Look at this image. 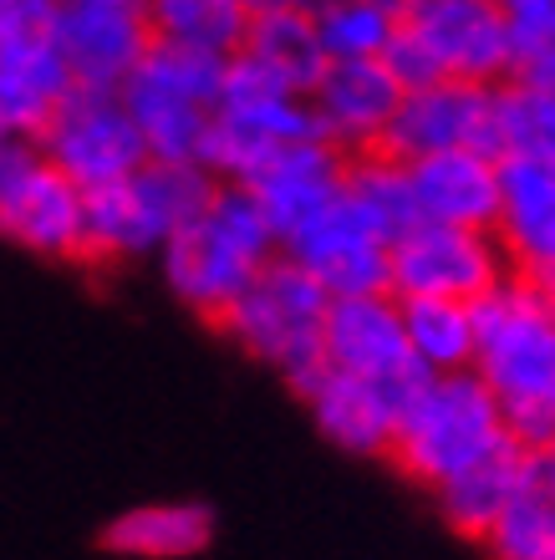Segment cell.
Here are the masks:
<instances>
[{
    "label": "cell",
    "mask_w": 555,
    "mask_h": 560,
    "mask_svg": "<svg viewBox=\"0 0 555 560\" xmlns=\"http://www.w3.org/2000/svg\"><path fill=\"white\" fill-rule=\"evenodd\" d=\"M551 560H555V556H551Z\"/></svg>",
    "instance_id": "obj_35"
},
{
    "label": "cell",
    "mask_w": 555,
    "mask_h": 560,
    "mask_svg": "<svg viewBox=\"0 0 555 560\" xmlns=\"http://www.w3.org/2000/svg\"><path fill=\"white\" fill-rule=\"evenodd\" d=\"M403 326H408L413 362L424 372H469L479 357V322H474L469 301L413 295V301H403Z\"/></svg>",
    "instance_id": "obj_25"
},
{
    "label": "cell",
    "mask_w": 555,
    "mask_h": 560,
    "mask_svg": "<svg viewBox=\"0 0 555 560\" xmlns=\"http://www.w3.org/2000/svg\"><path fill=\"white\" fill-rule=\"evenodd\" d=\"M326 368L403 387L408 398L424 387V377H433V372H424L413 362L403 301L397 295H347V301H332V311H326Z\"/></svg>",
    "instance_id": "obj_13"
},
{
    "label": "cell",
    "mask_w": 555,
    "mask_h": 560,
    "mask_svg": "<svg viewBox=\"0 0 555 560\" xmlns=\"http://www.w3.org/2000/svg\"><path fill=\"white\" fill-rule=\"evenodd\" d=\"M316 26L332 61H378L403 31L397 0H316Z\"/></svg>",
    "instance_id": "obj_27"
},
{
    "label": "cell",
    "mask_w": 555,
    "mask_h": 560,
    "mask_svg": "<svg viewBox=\"0 0 555 560\" xmlns=\"http://www.w3.org/2000/svg\"><path fill=\"white\" fill-rule=\"evenodd\" d=\"M510 255L495 230L464 224H418L393 245V295H443V301H484L510 276Z\"/></svg>",
    "instance_id": "obj_8"
},
{
    "label": "cell",
    "mask_w": 555,
    "mask_h": 560,
    "mask_svg": "<svg viewBox=\"0 0 555 560\" xmlns=\"http://www.w3.org/2000/svg\"><path fill=\"white\" fill-rule=\"evenodd\" d=\"M474 322H479L474 372L495 387L505 413L555 408V306L541 280L510 270L484 301H474Z\"/></svg>",
    "instance_id": "obj_5"
},
{
    "label": "cell",
    "mask_w": 555,
    "mask_h": 560,
    "mask_svg": "<svg viewBox=\"0 0 555 560\" xmlns=\"http://www.w3.org/2000/svg\"><path fill=\"white\" fill-rule=\"evenodd\" d=\"M220 194V178L205 163H159L123 184L88 194V266H128V260H159L169 240L194 224Z\"/></svg>",
    "instance_id": "obj_4"
},
{
    "label": "cell",
    "mask_w": 555,
    "mask_h": 560,
    "mask_svg": "<svg viewBox=\"0 0 555 560\" xmlns=\"http://www.w3.org/2000/svg\"><path fill=\"white\" fill-rule=\"evenodd\" d=\"M382 61H388V72L403 82V92H418V88H433V82H449V77H443V67L433 61V51H428V46L418 42L408 26L393 36V46H388V57H382Z\"/></svg>",
    "instance_id": "obj_31"
},
{
    "label": "cell",
    "mask_w": 555,
    "mask_h": 560,
    "mask_svg": "<svg viewBox=\"0 0 555 560\" xmlns=\"http://www.w3.org/2000/svg\"><path fill=\"white\" fill-rule=\"evenodd\" d=\"M510 413L495 398V387L479 372H433L424 387L408 398L403 418H397L393 439V464L408 474L413 485L439 489L443 479L474 469L489 454L510 448Z\"/></svg>",
    "instance_id": "obj_2"
},
{
    "label": "cell",
    "mask_w": 555,
    "mask_h": 560,
    "mask_svg": "<svg viewBox=\"0 0 555 560\" xmlns=\"http://www.w3.org/2000/svg\"><path fill=\"white\" fill-rule=\"evenodd\" d=\"M499 5H505V21H510L514 61L530 67L535 57H545L555 46V0H499Z\"/></svg>",
    "instance_id": "obj_30"
},
{
    "label": "cell",
    "mask_w": 555,
    "mask_h": 560,
    "mask_svg": "<svg viewBox=\"0 0 555 560\" xmlns=\"http://www.w3.org/2000/svg\"><path fill=\"white\" fill-rule=\"evenodd\" d=\"M408 168L424 224H464V230L499 224V159L479 148H453V153H433Z\"/></svg>",
    "instance_id": "obj_19"
},
{
    "label": "cell",
    "mask_w": 555,
    "mask_h": 560,
    "mask_svg": "<svg viewBox=\"0 0 555 560\" xmlns=\"http://www.w3.org/2000/svg\"><path fill=\"white\" fill-rule=\"evenodd\" d=\"M453 148H479L499 159V88L474 82H433V88L403 92L397 118L382 138V153L403 163L453 153Z\"/></svg>",
    "instance_id": "obj_11"
},
{
    "label": "cell",
    "mask_w": 555,
    "mask_h": 560,
    "mask_svg": "<svg viewBox=\"0 0 555 560\" xmlns=\"http://www.w3.org/2000/svg\"><path fill=\"white\" fill-rule=\"evenodd\" d=\"M296 398L307 402L311 423L326 443L357 458H388L397 439V418L408 408V393L372 377H351V372L322 368Z\"/></svg>",
    "instance_id": "obj_15"
},
{
    "label": "cell",
    "mask_w": 555,
    "mask_h": 560,
    "mask_svg": "<svg viewBox=\"0 0 555 560\" xmlns=\"http://www.w3.org/2000/svg\"><path fill=\"white\" fill-rule=\"evenodd\" d=\"M525 479H530V454L520 443H510V448L489 454L484 464H474V469L443 479V485L428 489V494H433V510H439V520L453 535L484 540V535L499 525V515L510 510L514 494L525 489Z\"/></svg>",
    "instance_id": "obj_20"
},
{
    "label": "cell",
    "mask_w": 555,
    "mask_h": 560,
    "mask_svg": "<svg viewBox=\"0 0 555 560\" xmlns=\"http://www.w3.org/2000/svg\"><path fill=\"white\" fill-rule=\"evenodd\" d=\"M530 469H535V479H541V485L555 494V448H545V454H530Z\"/></svg>",
    "instance_id": "obj_32"
},
{
    "label": "cell",
    "mask_w": 555,
    "mask_h": 560,
    "mask_svg": "<svg viewBox=\"0 0 555 560\" xmlns=\"http://www.w3.org/2000/svg\"><path fill=\"white\" fill-rule=\"evenodd\" d=\"M280 255V235L255 189L245 184H220L209 209L194 224H184L169 245L159 250L163 285L199 311L205 322H220L230 301L245 291Z\"/></svg>",
    "instance_id": "obj_1"
},
{
    "label": "cell",
    "mask_w": 555,
    "mask_h": 560,
    "mask_svg": "<svg viewBox=\"0 0 555 560\" xmlns=\"http://www.w3.org/2000/svg\"><path fill=\"white\" fill-rule=\"evenodd\" d=\"M280 255H291L311 276L326 285L332 301L347 295H393V245L362 220V209L347 199H336L322 220L301 230Z\"/></svg>",
    "instance_id": "obj_14"
},
{
    "label": "cell",
    "mask_w": 555,
    "mask_h": 560,
    "mask_svg": "<svg viewBox=\"0 0 555 560\" xmlns=\"http://www.w3.org/2000/svg\"><path fill=\"white\" fill-rule=\"evenodd\" d=\"M489 560H551L555 556V494L530 469L525 489L510 500L499 525L479 540Z\"/></svg>",
    "instance_id": "obj_29"
},
{
    "label": "cell",
    "mask_w": 555,
    "mask_h": 560,
    "mask_svg": "<svg viewBox=\"0 0 555 560\" xmlns=\"http://www.w3.org/2000/svg\"><path fill=\"white\" fill-rule=\"evenodd\" d=\"M57 46L72 67L77 88L123 92L153 51L148 0H61L57 5Z\"/></svg>",
    "instance_id": "obj_9"
},
{
    "label": "cell",
    "mask_w": 555,
    "mask_h": 560,
    "mask_svg": "<svg viewBox=\"0 0 555 560\" xmlns=\"http://www.w3.org/2000/svg\"><path fill=\"white\" fill-rule=\"evenodd\" d=\"M403 26L433 51V61L453 82L499 88L520 67L499 0H408Z\"/></svg>",
    "instance_id": "obj_10"
},
{
    "label": "cell",
    "mask_w": 555,
    "mask_h": 560,
    "mask_svg": "<svg viewBox=\"0 0 555 560\" xmlns=\"http://www.w3.org/2000/svg\"><path fill=\"white\" fill-rule=\"evenodd\" d=\"M51 21L0 15V128L5 138H42V128L77 92V77L61 57Z\"/></svg>",
    "instance_id": "obj_12"
},
{
    "label": "cell",
    "mask_w": 555,
    "mask_h": 560,
    "mask_svg": "<svg viewBox=\"0 0 555 560\" xmlns=\"http://www.w3.org/2000/svg\"><path fill=\"white\" fill-rule=\"evenodd\" d=\"M215 540V515L199 500L132 504L107 520L103 546L128 560H189Z\"/></svg>",
    "instance_id": "obj_22"
},
{
    "label": "cell",
    "mask_w": 555,
    "mask_h": 560,
    "mask_svg": "<svg viewBox=\"0 0 555 560\" xmlns=\"http://www.w3.org/2000/svg\"><path fill=\"white\" fill-rule=\"evenodd\" d=\"M148 21L159 42L234 57L245 46L250 5L245 0H148Z\"/></svg>",
    "instance_id": "obj_26"
},
{
    "label": "cell",
    "mask_w": 555,
    "mask_h": 560,
    "mask_svg": "<svg viewBox=\"0 0 555 560\" xmlns=\"http://www.w3.org/2000/svg\"><path fill=\"white\" fill-rule=\"evenodd\" d=\"M326 311L332 295L322 280L291 255H276L215 326L224 341H234L245 357H255L301 393L326 368Z\"/></svg>",
    "instance_id": "obj_3"
},
{
    "label": "cell",
    "mask_w": 555,
    "mask_h": 560,
    "mask_svg": "<svg viewBox=\"0 0 555 560\" xmlns=\"http://www.w3.org/2000/svg\"><path fill=\"white\" fill-rule=\"evenodd\" d=\"M0 224L15 250L42 260H88V189L42 153L36 138L0 148Z\"/></svg>",
    "instance_id": "obj_6"
},
{
    "label": "cell",
    "mask_w": 555,
    "mask_h": 560,
    "mask_svg": "<svg viewBox=\"0 0 555 560\" xmlns=\"http://www.w3.org/2000/svg\"><path fill=\"white\" fill-rule=\"evenodd\" d=\"M347 163H351V153L332 148L326 138H311V143H291L250 184L255 199L265 205V214H270V224H276L280 250L342 199V189H347Z\"/></svg>",
    "instance_id": "obj_17"
},
{
    "label": "cell",
    "mask_w": 555,
    "mask_h": 560,
    "mask_svg": "<svg viewBox=\"0 0 555 560\" xmlns=\"http://www.w3.org/2000/svg\"><path fill=\"white\" fill-rule=\"evenodd\" d=\"M499 245L514 270H555V163L551 159H499Z\"/></svg>",
    "instance_id": "obj_18"
},
{
    "label": "cell",
    "mask_w": 555,
    "mask_h": 560,
    "mask_svg": "<svg viewBox=\"0 0 555 560\" xmlns=\"http://www.w3.org/2000/svg\"><path fill=\"white\" fill-rule=\"evenodd\" d=\"M347 199L362 209V220L372 224L388 245H397L408 230L424 224V214H418V194H413V168L403 159H393V153H382V148H372V153H351Z\"/></svg>",
    "instance_id": "obj_24"
},
{
    "label": "cell",
    "mask_w": 555,
    "mask_h": 560,
    "mask_svg": "<svg viewBox=\"0 0 555 560\" xmlns=\"http://www.w3.org/2000/svg\"><path fill=\"white\" fill-rule=\"evenodd\" d=\"M545 285V295H551V306H555V270H545V276H535Z\"/></svg>",
    "instance_id": "obj_34"
},
{
    "label": "cell",
    "mask_w": 555,
    "mask_h": 560,
    "mask_svg": "<svg viewBox=\"0 0 555 560\" xmlns=\"http://www.w3.org/2000/svg\"><path fill=\"white\" fill-rule=\"evenodd\" d=\"M403 103V82L388 72V61H332L311 92L316 128L342 153H372L382 148L388 128Z\"/></svg>",
    "instance_id": "obj_16"
},
{
    "label": "cell",
    "mask_w": 555,
    "mask_h": 560,
    "mask_svg": "<svg viewBox=\"0 0 555 560\" xmlns=\"http://www.w3.org/2000/svg\"><path fill=\"white\" fill-rule=\"evenodd\" d=\"M240 51L261 61L265 72H276L280 82L291 92H301V97H311L316 82L326 77V67H332V51H326L311 5L250 15V31H245V46H240Z\"/></svg>",
    "instance_id": "obj_23"
},
{
    "label": "cell",
    "mask_w": 555,
    "mask_h": 560,
    "mask_svg": "<svg viewBox=\"0 0 555 560\" xmlns=\"http://www.w3.org/2000/svg\"><path fill=\"white\" fill-rule=\"evenodd\" d=\"M36 143L61 174L82 184L88 194L123 184L153 159L143 128L123 103V92H103V88H77L61 103L57 118L42 128Z\"/></svg>",
    "instance_id": "obj_7"
},
{
    "label": "cell",
    "mask_w": 555,
    "mask_h": 560,
    "mask_svg": "<svg viewBox=\"0 0 555 560\" xmlns=\"http://www.w3.org/2000/svg\"><path fill=\"white\" fill-rule=\"evenodd\" d=\"M250 15H261V11H296V5H316V0H245Z\"/></svg>",
    "instance_id": "obj_33"
},
{
    "label": "cell",
    "mask_w": 555,
    "mask_h": 560,
    "mask_svg": "<svg viewBox=\"0 0 555 560\" xmlns=\"http://www.w3.org/2000/svg\"><path fill=\"white\" fill-rule=\"evenodd\" d=\"M499 159L555 163V92L525 77L499 82Z\"/></svg>",
    "instance_id": "obj_28"
},
{
    "label": "cell",
    "mask_w": 555,
    "mask_h": 560,
    "mask_svg": "<svg viewBox=\"0 0 555 560\" xmlns=\"http://www.w3.org/2000/svg\"><path fill=\"white\" fill-rule=\"evenodd\" d=\"M123 103L138 118V128L148 138V153L159 163H199V148H205V133H209V122H215V107H205L199 97L174 88V82H163L148 67H138L128 77Z\"/></svg>",
    "instance_id": "obj_21"
}]
</instances>
